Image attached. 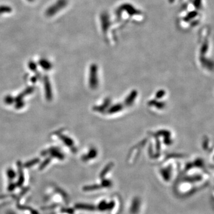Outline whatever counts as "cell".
<instances>
[{
	"label": "cell",
	"instance_id": "4",
	"mask_svg": "<svg viewBox=\"0 0 214 214\" xmlns=\"http://www.w3.org/2000/svg\"><path fill=\"white\" fill-rule=\"evenodd\" d=\"M97 209L100 211H102V212L108 211V203L105 201H101L97 205Z\"/></svg>",
	"mask_w": 214,
	"mask_h": 214
},
{
	"label": "cell",
	"instance_id": "3",
	"mask_svg": "<svg viewBox=\"0 0 214 214\" xmlns=\"http://www.w3.org/2000/svg\"><path fill=\"white\" fill-rule=\"evenodd\" d=\"M101 185H88L85 186L83 187V190L86 192H89V191H94L95 190H97L100 188H101Z\"/></svg>",
	"mask_w": 214,
	"mask_h": 214
},
{
	"label": "cell",
	"instance_id": "1",
	"mask_svg": "<svg viewBox=\"0 0 214 214\" xmlns=\"http://www.w3.org/2000/svg\"><path fill=\"white\" fill-rule=\"evenodd\" d=\"M140 199L139 197H135L133 200L131 207H130V212L132 214H136L140 209Z\"/></svg>",
	"mask_w": 214,
	"mask_h": 214
},
{
	"label": "cell",
	"instance_id": "2",
	"mask_svg": "<svg viewBox=\"0 0 214 214\" xmlns=\"http://www.w3.org/2000/svg\"><path fill=\"white\" fill-rule=\"evenodd\" d=\"M75 208L79 210H85L89 211H94L96 210L95 206L86 204H78L75 205Z\"/></svg>",
	"mask_w": 214,
	"mask_h": 214
},
{
	"label": "cell",
	"instance_id": "10",
	"mask_svg": "<svg viewBox=\"0 0 214 214\" xmlns=\"http://www.w3.org/2000/svg\"><path fill=\"white\" fill-rule=\"evenodd\" d=\"M9 214H15L14 213H13V212H10V213Z\"/></svg>",
	"mask_w": 214,
	"mask_h": 214
},
{
	"label": "cell",
	"instance_id": "6",
	"mask_svg": "<svg viewBox=\"0 0 214 214\" xmlns=\"http://www.w3.org/2000/svg\"><path fill=\"white\" fill-rule=\"evenodd\" d=\"M7 175H8L9 178L10 179H11V180L14 178L15 177H16V176H15V175H16V174H15L14 171L13 170H8Z\"/></svg>",
	"mask_w": 214,
	"mask_h": 214
},
{
	"label": "cell",
	"instance_id": "5",
	"mask_svg": "<svg viewBox=\"0 0 214 214\" xmlns=\"http://www.w3.org/2000/svg\"><path fill=\"white\" fill-rule=\"evenodd\" d=\"M112 185V183L109 180H104L101 185L102 187H109Z\"/></svg>",
	"mask_w": 214,
	"mask_h": 214
},
{
	"label": "cell",
	"instance_id": "7",
	"mask_svg": "<svg viewBox=\"0 0 214 214\" xmlns=\"http://www.w3.org/2000/svg\"><path fill=\"white\" fill-rule=\"evenodd\" d=\"M61 212L68 214H73L74 213L75 211L73 209H71V208H66V209H62Z\"/></svg>",
	"mask_w": 214,
	"mask_h": 214
},
{
	"label": "cell",
	"instance_id": "9",
	"mask_svg": "<svg viewBox=\"0 0 214 214\" xmlns=\"http://www.w3.org/2000/svg\"><path fill=\"white\" fill-rule=\"evenodd\" d=\"M15 187H16L15 185H14V183H11V184H10V185H9L8 189H9V191H13V190L15 189Z\"/></svg>",
	"mask_w": 214,
	"mask_h": 214
},
{
	"label": "cell",
	"instance_id": "8",
	"mask_svg": "<svg viewBox=\"0 0 214 214\" xmlns=\"http://www.w3.org/2000/svg\"><path fill=\"white\" fill-rule=\"evenodd\" d=\"M115 206V203L113 201H111L110 202L108 203V211L112 210Z\"/></svg>",
	"mask_w": 214,
	"mask_h": 214
}]
</instances>
